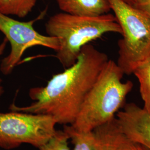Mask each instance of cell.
I'll use <instances>...</instances> for the list:
<instances>
[{
    "label": "cell",
    "mask_w": 150,
    "mask_h": 150,
    "mask_svg": "<svg viewBox=\"0 0 150 150\" xmlns=\"http://www.w3.org/2000/svg\"><path fill=\"white\" fill-rule=\"evenodd\" d=\"M108 59L105 53L92 45H86L81 49L75 64L54 75L46 86L30 89L29 97L33 102L24 106L12 104L10 110L48 115L57 124L72 125Z\"/></svg>",
    "instance_id": "6da1fadb"
},
{
    "label": "cell",
    "mask_w": 150,
    "mask_h": 150,
    "mask_svg": "<svg viewBox=\"0 0 150 150\" xmlns=\"http://www.w3.org/2000/svg\"><path fill=\"white\" fill-rule=\"evenodd\" d=\"M124 75L116 62L108 59L70 125L81 132L92 131L115 118L134 87L131 81H122Z\"/></svg>",
    "instance_id": "7a4b0ae2"
},
{
    "label": "cell",
    "mask_w": 150,
    "mask_h": 150,
    "mask_svg": "<svg viewBox=\"0 0 150 150\" xmlns=\"http://www.w3.org/2000/svg\"><path fill=\"white\" fill-rule=\"evenodd\" d=\"M47 35L56 38L59 48L55 57L63 67L75 64L81 49L108 33L121 35L122 30L113 14L76 16L60 12L51 16L45 24Z\"/></svg>",
    "instance_id": "3957f363"
},
{
    "label": "cell",
    "mask_w": 150,
    "mask_h": 150,
    "mask_svg": "<svg viewBox=\"0 0 150 150\" xmlns=\"http://www.w3.org/2000/svg\"><path fill=\"white\" fill-rule=\"evenodd\" d=\"M122 30L116 62L125 75L150 56V19L145 13L123 0H108Z\"/></svg>",
    "instance_id": "277c9868"
},
{
    "label": "cell",
    "mask_w": 150,
    "mask_h": 150,
    "mask_svg": "<svg viewBox=\"0 0 150 150\" xmlns=\"http://www.w3.org/2000/svg\"><path fill=\"white\" fill-rule=\"evenodd\" d=\"M57 124L46 115L0 112V147L10 150L26 144L39 149L55 134Z\"/></svg>",
    "instance_id": "5b68a950"
},
{
    "label": "cell",
    "mask_w": 150,
    "mask_h": 150,
    "mask_svg": "<svg viewBox=\"0 0 150 150\" xmlns=\"http://www.w3.org/2000/svg\"><path fill=\"white\" fill-rule=\"evenodd\" d=\"M46 12V9L36 18L27 22L16 20L0 12V31L11 45L10 54L0 65V71L4 75L11 74L28 48L40 46L58 51L59 45L57 38L42 35L33 27L36 22L43 18Z\"/></svg>",
    "instance_id": "8992f818"
},
{
    "label": "cell",
    "mask_w": 150,
    "mask_h": 150,
    "mask_svg": "<svg viewBox=\"0 0 150 150\" xmlns=\"http://www.w3.org/2000/svg\"><path fill=\"white\" fill-rule=\"evenodd\" d=\"M116 115L119 128L129 139L150 150V111L136 103H125Z\"/></svg>",
    "instance_id": "52a82bcc"
},
{
    "label": "cell",
    "mask_w": 150,
    "mask_h": 150,
    "mask_svg": "<svg viewBox=\"0 0 150 150\" xmlns=\"http://www.w3.org/2000/svg\"><path fill=\"white\" fill-rule=\"evenodd\" d=\"M93 132L98 150H149L125 134L119 128L115 117Z\"/></svg>",
    "instance_id": "ba28073f"
},
{
    "label": "cell",
    "mask_w": 150,
    "mask_h": 150,
    "mask_svg": "<svg viewBox=\"0 0 150 150\" xmlns=\"http://www.w3.org/2000/svg\"><path fill=\"white\" fill-rule=\"evenodd\" d=\"M62 12L80 16H101L111 11L108 0H56Z\"/></svg>",
    "instance_id": "9c48e42d"
},
{
    "label": "cell",
    "mask_w": 150,
    "mask_h": 150,
    "mask_svg": "<svg viewBox=\"0 0 150 150\" xmlns=\"http://www.w3.org/2000/svg\"><path fill=\"white\" fill-rule=\"evenodd\" d=\"M139 82V92L143 107L150 111V56L141 62L132 72Z\"/></svg>",
    "instance_id": "30bf717a"
},
{
    "label": "cell",
    "mask_w": 150,
    "mask_h": 150,
    "mask_svg": "<svg viewBox=\"0 0 150 150\" xmlns=\"http://www.w3.org/2000/svg\"><path fill=\"white\" fill-rule=\"evenodd\" d=\"M38 0H0V12L23 18L32 12Z\"/></svg>",
    "instance_id": "8fae6325"
},
{
    "label": "cell",
    "mask_w": 150,
    "mask_h": 150,
    "mask_svg": "<svg viewBox=\"0 0 150 150\" xmlns=\"http://www.w3.org/2000/svg\"><path fill=\"white\" fill-rule=\"evenodd\" d=\"M63 130L67 134L74 145V150H98L93 131L81 132L75 129L70 125H65Z\"/></svg>",
    "instance_id": "7c38bea8"
},
{
    "label": "cell",
    "mask_w": 150,
    "mask_h": 150,
    "mask_svg": "<svg viewBox=\"0 0 150 150\" xmlns=\"http://www.w3.org/2000/svg\"><path fill=\"white\" fill-rule=\"evenodd\" d=\"M70 138L64 130L56 131L55 134L48 141L39 148L40 150H70L69 147Z\"/></svg>",
    "instance_id": "4fadbf2b"
},
{
    "label": "cell",
    "mask_w": 150,
    "mask_h": 150,
    "mask_svg": "<svg viewBox=\"0 0 150 150\" xmlns=\"http://www.w3.org/2000/svg\"><path fill=\"white\" fill-rule=\"evenodd\" d=\"M129 4L142 11L150 19V0H130Z\"/></svg>",
    "instance_id": "5bb4252c"
},
{
    "label": "cell",
    "mask_w": 150,
    "mask_h": 150,
    "mask_svg": "<svg viewBox=\"0 0 150 150\" xmlns=\"http://www.w3.org/2000/svg\"><path fill=\"white\" fill-rule=\"evenodd\" d=\"M7 42H8L7 40L5 38L4 39V40L2 41V42L0 44V56L4 54ZM2 80L0 79V97L3 95V93L4 92V87H3V86H2Z\"/></svg>",
    "instance_id": "9a60e30c"
},
{
    "label": "cell",
    "mask_w": 150,
    "mask_h": 150,
    "mask_svg": "<svg viewBox=\"0 0 150 150\" xmlns=\"http://www.w3.org/2000/svg\"><path fill=\"white\" fill-rule=\"evenodd\" d=\"M123 1H124L125 2H127V3H128V4H129V1H130V0H123Z\"/></svg>",
    "instance_id": "2e32d148"
}]
</instances>
